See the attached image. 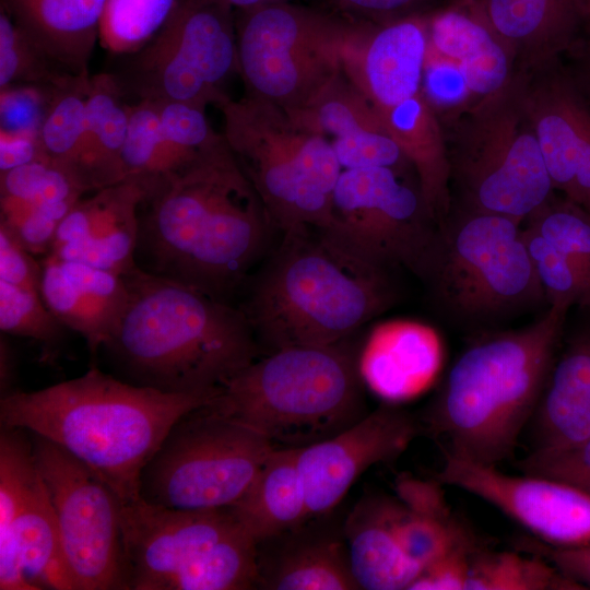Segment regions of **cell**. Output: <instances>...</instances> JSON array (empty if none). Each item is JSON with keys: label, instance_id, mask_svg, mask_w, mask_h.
I'll use <instances>...</instances> for the list:
<instances>
[{"label": "cell", "instance_id": "obj_46", "mask_svg": "<svg viewBox=\"0 0 590 590\" xmlns=\"http://www.w3.org/2000/svg\"><path fill=\"white\" fill-rule=\"evenodd\" d=\"M0 225V280L21 288L39 291L42 263Z\"/></svg>", "mask_w": 590, "mask_h": 590}, {"label": "cell", "instance_id": "obj_7", "mask_svg": "<svg viewBox=\"0 0 590 590\" xmlns=\"http://www.w3.org/2000/svg\"><path fill=\"white\" fill-rule=\"evenodd\" d=\"M448 118L450 184L459 193L460 209L524 224L555 196L522 105L517 71L505 88Z\"/></svg>", "mask_w": 590, "mask_h": 590}, {"label": "cell", "instance_id": "obj_33", "mask_svg": "<svg viewBox=\"0 0 590 590\" xmlns=\"http://www.w3.org/2000/svg\"><path fill=\"white\" fill-rule=\"evenodd\" d=\"M258 588L269 590L359 589L346 543L333 536L297 539L270 563H258Z\"/></svg>", "mask_w": 590, "mask_h": 590}, {"label": "cell", "instance_id": "obj_5", "mask_svg": "<svg viewBox=\"0 0 590 590\" xmlns=\"http://www.w3.org/2000/svg\"><path fill=\"white\" fill-rule=\"evenodd\" d=\"M568 310L551 305L535 322L485 334L459 355L427 416L444 455L494 467L512 456L543 392Z\"/></svg>", "mask_w": 590, "mask_h": 590}, {"label": "cell", "instance_id": "obj_49", "mask_svg": "<svg viewBox=\"0 0 590 590\" xmlns=\"http://www.w3.org/2000/svg\"><path fill=\"white\" fill-rule=\"evenodd\" d=\"M47 156L35 137L0 131V173Z\"/></svg>", "mask_w": 590, "mask_h": 590}, {"label": "cell", "instance_id": "obj_29", "mask_svg": "<svg viewBox=\"0 0 590 590\" xmlns=\"http://www.w3.org/2000/svg\"><path fill=\"white\" fill-rule=\"evenodd\" d=\"M107 0H1L2 8L52 61L69 73L87 71Z\"/></svg>", "mask_w": 590, "mask_h": 590}, {"label": "cell", "instance_id": "obj_24", "mask_svg": "<svg viewBox=\"0 0 590 590\" xmlns=\"http://www.w3.org/2000/svg\"><path fill=\"white\" fill-rule=\"evenodd\" d=\"M452 63L474 101L505 88L516 74L511 51L486 21L477 0H456L427 14V49Z\"/></svg>", "mask_w": 590, "mask_h": 590}, {"label": "cell", "instance_id": "obj_14", "mask_svg": "<svg viewBox=\"0 0 590 590\" xmlns=\"http://www.w3.org/2000/svg\"><path fill=\"white\" fill-rule=\"evenodd\" d=\"M30 434L75 589H128L121 500L85 463L49 439Z\"/></svg>", "mask_w": 590, "mask_h": 590}, {"label": "cell", "instance_id": "obj_20", "mask_svg": "<svg viewBox=\"0 0 590 590\" xmlns=\"http://www.w3.org/2000/svg\"><path fill=\"white\" fill-rule=\"evenodd\" d=\"M149 190L128 178L82 197L60 222L48 253L127 274L138 266L139 209Z\"/></svg>", "mask_w": 590, "mask_h": 590}, {"label": "cell", "instance_id": "obj_42", "mask_svg": "<svg viewBox=\"0 0 590 590\" xmlns=\"http://www.w3.org/2000/svg\"><path fill=\"white\" fill-rule=\"evenodd\" d=\"M524 225V243L550 306L590 307V286L578 270L532 226Z\"/></svg>", "mask_w": 590, "mask_h": 590}, {"label": "cell", "instance_id": "obj_34", "mask_svg": "<svg viewBox=\"0 0 590 590\" xmlns=\"http://www.w3.org/2000/svg\"><path fill=\"white\" fill-rule=\"evenodd\" d=\"M202 154H192L168 139L161 127L155 102L140 99L129 105V123L122 151L123 180L140 179L148 184L151 191L181 174Z\"/></svg>", "mask_w": 590, "mask_h": 590}, {"label": "cell", "instance_id": "obj_40", "mask_svg": "<svg viewBox=\"0 0 590 590\" xmlns=\"http://www.w3.org/2000/svg\"><path fill=\"white\" fill-rule=\"evenodd\" d=\"M524 223L558 249L590 286V212L554 196Z\"/></svg>", "mask_w": 590, "mask_h": 590}, {"label": "cell", "instance_id": "obj_36", "mask_svg": "<svg viewBox=\"0 0 590 590\" xmlns=\"http://www.w3.org/2000/svg\"><path fill=\"white\" fill-rule=\"evenodd\" d=\"M546 559L486 545L470 560L464 590H585Z\"/></svg>", "mask_w": 590, "mask_h": 590}, {"label": "cell", "instance_id": "obj_48", "mask_svg": "<svg viewBox=\"0 0 590 590\" xmlns=\"http://www.w3.org/2000/svg\"><path fill=\"white\" fill-rule=\"evenodd\" d=\"M337 9L362 17L363 21L385 23L411 14L426 0H329Z\"/></svg>", "mask_w": 590, "mask_h": 590}, {"label": "cell", "instance_id": "obj_2", "mask_svg": "<svg viewBox=\"0 0 590 590\" xmlns=\"http://www.w3.org/2000/svg\"><path fill=\"white\" fill-rule=\"evenodd\" d=\"M222 388L164 392L91 367L76 378L2 397L0 422L57 444L128 503L141 498V472L174 423L215 400Z\"/></svg>", "mask_w": 590, "mask_h": 590}, {"label": "cell", "instance_id": "obj_1", "mask_svg": "<svg viewBox=\"0 0 590 590\" xmlns=\"http://www.w3.org/2000/svg\"><path fill=\"white\" fill-rule=\"evenodd\" d=\"M274 231L223 135L190 167L148 193L139 209L135 261L231 303Z\"/></svg>", "mask_w": 590, "mask_h": 590}, {"label": "cell", "instance_id": "obj_25", "mask_svg": "<svg viewBox=\"0 0 590 590\" xmlns=\"http://www.w3.org/2000/svg\"><path fill=\"white\" fill-rule=\"evenodd\" d=\"M486 21L511 51L517 71L560 60L585 34L581 0H477Z\"/></svg>", "mask_w": 590, "mask_h": 590}, {"label": "cell", "instance_id": "obj_44", "mask_svg": "<svg viewBox=\"0 0 590 590\" xmlns=\"http://www.w3.org/2000/svg\"><path fill=\"white\" fill-rule=\"evenodd\" d=\"M523 474L575 484L590 476V437L582 442L553 452H529L517 462Z\"/></svg>", "mask_w": 590, "mask_h": 590}, {"label": "cell", "instance_id": "obj_8", "mask_svg": "<svg viewBox=\"0 0 590 590\" xmlns=\"http://www.w3.org/2000/svg\"><path fill=\"white\" fill-rule=\"evenodd\" d=\"M223 135L261 198L275 228L328 227L342 167L327 138L298 125L280 106L228 95L216 106Z\"/></svg>", "mask_w": 590, "mask_h": 590}, {"label": "cell", "instance_id": "obj_53", "mask_svg": "<svg viewBox=\"0 0 590 590\" xmlns=\"http://www.w3.org/2000/svg\"><path fill=\"white\" fill-rule=\"evenodd\" d=\"M581 1L583 5L585 21H586L585 34L590 35V0H581Z\"/></svg>", "mask_w": 590, "mask_h": 590}, {"label": "cell", "instance_id": "obj_31", "mask_svg": "<svg viewBox=\"0 0 590 590\" xmlns=\"http://www.w3.org/2000/svg\"><path fill=\"white\" fill-rule=\"evenodd\" d=\"M298 449H274L245 495L232 506L257 543L291 532L310 519Z\"/></svg>", "mask_w": 590, "mask_h": 590}, {"label": "cell", "instance_id": "obj_15", "mask_svg": "<svg viewBox=\"0 0 590 590\" xmlns=\"http://www.w3.org/2000/svg\"><path fill=\"white\" fill-rule=\"evenodd\" d=\"M445 456L435 480L492 504L535 539L554 546L590 543V495L559 480L512 476L494 465Z\"/></svg>", "mask_w": 590, "mask_h": 590}, {"label": "cell", "instance_id": "obj_41", "mask_svg": "<svg viewBox=\"0 0 590 590\" xmlns=\"http://www.w3.org/2000/svg\"><path fill=\"white\" fill-rule=\"evenodd\" d=\"M67 328L50 311L40 292L21 288L0 280V330L32 339L47 352L57 347Z\"/></svg>", "mask_w": 590, "mask_h": 590}, {"label": "cell", "instance_id": "obj_26", "mask_svg": "<svg viewBox=\"0 0 590 590\" xmlns=\"http://www.w3.org/2000/svg\"><path fill=\"white\" fill-rule=\"evenodd\" d=\"M441 363L436 333L413 321H391L374 328L358 354L364 385L385 402L399 403L425 391Z\"/></svg>", "mask_w": 590, "mask_h": 590}, {"label": "cell", "instance_id": "obj_50", "mask_svg": "<svg viewBox=\"0 0 590 590\" xmlns=\"http://www.w3.org/2000/svg\"><path fill=\"white\" fill-rule=\"evenodd\" d=\"M563 58L566 62L560 61L567 74L590 105V35L583 34Z\"/></svg>", "mask_w": 590, "mask_h": 590}, {"label": "cell", "instance_id": "obj_6", "mask_svg": "<svg viewBox=\"0 0 590 590\" xmlns=\"http://www.w3.org/2000/svg\"><path fill=\"white\" fill-rule=\"evenodd\" d=\"M364 386L358 354L345 339L260 356L223 385L212 405L262 435L274 449H302L368 413Z\"/></svg>", "mask_w": 590, "mask_h": 590}, {"label": "cell", "instance_id": "obj_51", "mask_svg": "<svg viewBox=\"0 0 590 590\" xmlns=\"http://www.w3.org/2000/svg\"><path fill=\"white\" fill-rule=\"evenodd\" d=\"M1 332L0 337V393L1 398L13 391L16 362L13 347Z\"/></svg>", "mask_w": 590, "mask_h": 590}, {"label": "cell", "instance_id": "obj_10", "mask_svg": "<svg viewBox=\"0 0 590 590\" xmlns=\"http://www.w3.org/2000/svg\"><path fill=\"white\" fill-rule=\"evenodd\" d=\"M212 402L185 413L169 428L141 472L142 499L206 510L232 507L248 491L274 448Z\"/></svg>", "mask_w": 590, "mask_h": 590}, {"label": "cell", "instance_id": "obj_3", "mask_svg": "<svg viewBox=\"0 0 590 590\" xmlns=\"http://www.w3.org/2000/svg\"><path fill=\"white\" fill-rule=\"evenodd\" d=\"M126 311L104 346L129 382L164 392L223 385L261 356L239 306L137 266Z\"/></svg>", "mask_w": 590, "mask_h": 590}, {"label": "cell", "instance_id": "obj_45", "mask_svg": "<svg viewBox=\"0 0 590 590\" xmlns=\"http://www.w3.org/2000/svg\"><path fill=\"white\" fill-rule=\"evenodd\" d=\"M518 551L540 556L565 576L590 589V543L578 546H554L538 539L517 541Z\"/></svg>", "mask_w": 590, "mask_h": 590}, {"label": "cell", "instance_id": "obj_37", "mask_svg": "<svg viewBox=\"0 0 590 590\" xmlns=\"http://www.w3.org/2000/svg\"><path fill=\"white\" fill-rule=\"evenodd\" d=\"M90 78L88 72L68 74L51 86L38 134L44 153L74 173L85 128Z\"/></svg>", "mask_w": 590, "mask_h": 590}, {"label": "cell", "instance_id": "obj_52", "mask_svg": "<svg viewBox=\"0 0 590 590\" xmlns=\"http://www.w3.org/2000/svg\"><path fill=\"white\" fill-rule=\"evenodd\" d=\"M204 1L223 3L226 5H229L234 10H249V9L279 3V2H288L291 0H204Z\"/></svg>", "mask_w": 590, "mask_h": 590}, {"label": "cell", "instance_id": "obj_47", "mask_svg": "<svg viewBox=\"0 0 590 590\" xmlns=\"http://www.w3.org/2000/svg\"><path fill=\"white\" fill-rule=\"evenodd\" d=\"M477 550L448 553L425 567L409 590H464L471 556Z\"/></svg>", "mask_w": 590, "mask_h": 590}, {"label": "cell", "instance_id": "obj_4", "mask_svg": "<svg viewBox=\"0 0 590 590\" xmlns=\"http://www.w3.org/2000/svg\"><path fill=\"white\" fill-rule=\"evenodd\" d=\"M391 278L326 231L298 227L282 233L239 307L266 354L330 345L394 305Z\"/></svg>", "mask_w": 590, "mask_h": 590}, {"label": "cell", "instance_id": "obj_43", "mask_svg": "<svg viewBox=\"0 0 590 590\" xmlns=\"http://www.w3.org/2000/svg\"><path fill=\"white\" fill-rule=\"evenodd\" d=\"M50 88L20 85L0 90V131L38 139Z\"/></svg>", "mask_w": 590, "mask_h": 590}, {"label": "cell", "instance_id": "obj_38", "mask_svg": "<svg viewBox=\"0 0 590 590\" xmlns=\"http://www.w3.org/2000/svg\"><path fill=\"white\" fill-rule=\"evenodd\" d=\"M178 0H107L99 42L114 54L129 55L149 43L172 15Z\"/></svg>", "mask_w": 590, "mask_h": 590}, {"label": "cell", "instance_id": "obj_32", "mask_svg": "<svg viewBox=\"0 0 590 590\" xmlns=\"http://www.w3.org/2000/svg\"><path fill=\"white\" fill-rule=\"evenodd\" d=\"M111 73L90 78L85 128L75 173L88 191L123 180L129 105Z\"/></svg>", "mask_w": 590, "mask_h": 590}, {"label": "cell", "instance_id": "obj_18", "mask_svg": "<svg viewBox=\"0 0 590 590\" xmlns=\"http://www.w3.org/2000/svg\"><path fill=\"white\" fill-rule=\"evenodd\" d=\"M239 528L231 507L186 510L142 498L121 502L128 589L160 590L167 578Z\"/></svg>", "mask_w": 590, "mask_h": 590}, {"label": "cell", "instance_id": "obj_27", "mask_svg": "<svg viewBox=\"0 0 590 590\" xmlns=\"http://www.w3.org/2000/svg\"><path fill=\"white\" fill-rule=\"evenodd\" d=\"M530 452H553L590 437V329L574 335L554 359L530 423Z\"/></svg>", "mask_w": 590, "mask_h": 590}, {"label": "cell", "instance_id": "obj_30", "mask_svg": "<svg viewBox=\"0 0 590 590\" xmlns=\"http://www.w3.org/2000/svg\"><path fill=\"white\" fill-rule=\"evenodd\" d=\"M392 499L362 500L345 522V543L359 589H408L422 569L403 552L392 528Z\"/></svg>", "mask_w": 590, "mask_h": 590}, {"label": "cell", "instance_id": "obj_19", "mask_svg": "<svg viewBox=\"0 0 590 590\" xmlns=\"http://www.w3.org/2000/svg\"><path fill=\"white\" fill-rule=\"evenodd\" d=\"M427 49V15L411 14L385 23H354L342 69L375 110L390 108L418 93Z\"/></svg>", "mask_w": 590, "mask_h": 590}, {"label": "cell", "instance_id": "obj_16", "mask_svg": "<svg viewBox=\"0 0 590 590\" xmlns=\"http://www.w3.org/2000/svg\"><path fill=\"white\" fill-rule=\"evenodd\" d=\"M517 73L555 191L590 212V105L560 60Z\"/></svg>", "mask_w": 590, "mask_h": 590}, {"label": "cell", "instance_id": "obj_28", "mask_svg": "<svg viewBox=\"0 0 590 590\" xmlns=\"http://www.w3.org/2000/svg\"><path fill=\"white\" fill-rule=\"evenodd\" d=\"M389 137L412 165L423 201L441 226L452 209L445 130L423 88L405 101L375 110Z\"/></svg>", "mask_w": 590, "mask_h": 590}, {"label": "cell", "instance_id": "obj_12", "mask_svg": "<svg viewBox=\"0 0 590 590\" xmlns=\"http://www.w3.org/2000/svg\"><path fill=\"white\" fill-rule=\"evenodd\" d=\"M116 79L125 97L174 102L205 110L217 106L237 72L235 13L229 5L178 0L160 32L127 55Z\"/></svg>", "mask_w": 590, "mask_h": 590}, {"label": "cell", "instance_id": "obj_54", "mask_svg": "<svg viewBox=\"0 0 590 590\" xmlns=\"http://www.w3.org/2000/svg\"><path fill=\"white\" fill-rule=\"evenodd\" d=\"M590 495V476L573 484Z\"/></svg>", "mask_w": 590, "mask_h": 590}, {"label": "cell", "instance_id": "obj_22", "mask_svg": "<svg viewBox=\"0 0 590 590\" xmlns=\"http://www.w3.org/2000/svg\"><path fill=\"white\" fill-rule=\"evenodd\" d=\"M88 190L69 167L49 158L0 173V225L32 255H47L56 231Z\"/></svg>", "mask_w": 590, "mask_h": 590}, {"label": "cell", "instance_id": "obj_13", "mask_svg": "<svg viewBox=\"0 0 590 590\" xmlns=\"http://www.w3.org/2000/svg\"><path fill=\"white\" fill-rule=\"evenodd\" d=\"M327 233L365 261L404 268L428 281L441 248V227L420 188L389 167L343 169Z\"/></svg>", "mask_w": 590, "mask_h": 590}, {"label": "cell", "instance_id": "obj_17", "mask_svg": "<svg viewBox=\"0 0 590 590\" xmlns=\"http://www.w3.org/2000/svg\"><path fill=\"white\" fill-rule=\"evenodd\" d=\"M422 429L413 414L385 402L335 436L298 449L310 518L330 512L367 469L398 459Z\"/></svg>", "mask_w": 590, "mask_h": 590}, {"label": "cell", "instance_id": "obj_39", "mask_svg": "<svg viewBox=\"0 0 590 590\" xmlns=\"http://www.w3.org/2000/svg\"><path fill=\"white\" fill-rule=\"evenodd\" d=\"M69 73L52 61L0 8V90L50 87Z\"/></svg>", "mask_w": 590, "mask_h": 590}, {"label": "cell", "instance_id": "obj_9", "mask_svg": "<svg viewBox=\"0 0 590 590\" xmlns=\"http://www.w3.org/2000/svg\"><path fill=\"white\" fill-rule=\"evenodd\" d=\"M522 224L463 209L448 215L427 282L448 318L467 327L488 326L546 302Z\"/></svg>", "mask_w": 590, "mask_h": 590}, {"label": "cell", "instance_id": "obj_11", "mask_svg": "<svg viewBox=\"0 0 590 590\" xmlns=\"http://www.w3.org/2000/svg\"><path fill=\"white\" fill-rule=\"evenodd\" d=\"M234 13L245 95L294 113L343 71L354 22L291 1Z\"/></svg>", "mask_w": 590, "mask_h": 590}, {"label": "cell", "instance_id": "obj_23", "mask_svg": "<svg viewBox=\"0 0 590 590\" xmlns=\"http://www.w3.org/2000/svg\"><path fill=\"white\" fill-rule=\"evenodd\" d=\"M40 295L60 322L85 340L91 354L109 342L128 306L122 275L46 255Z\"/></svg>", "mask_w": 590, "mask_h": 590}, {"label": "cell", "instance_id": "obj_35", "mask_svg": "<svg viewBox=\"0 0 590 590\" xmlns=\"http://www.w3.org/2000/svg\"><path fill=\"white\" fill-rule=\"evenodd\" d=\"M258 543L239 528L167 578L160 590H245L258 588Z\"/></svg>", "mask_w": 590, "mask_h": 590}, {"label": "cell", "instance_id": "obj_21", "mask_svg": "<svg viewBox=\"0 0 590 590\" xmlns=\"http://www.w3.org/2000/svg\"><path fill=\"white\" fill-rule=\"evenodd\" d=\"M287 114L308 130L331 137L329 142L342 169L389 167L404 175L408 166L412 167L370 103L343 71L307 106Z\"/></svg>", "mask_w": 590, "mask_h": 590}]
</instances>
